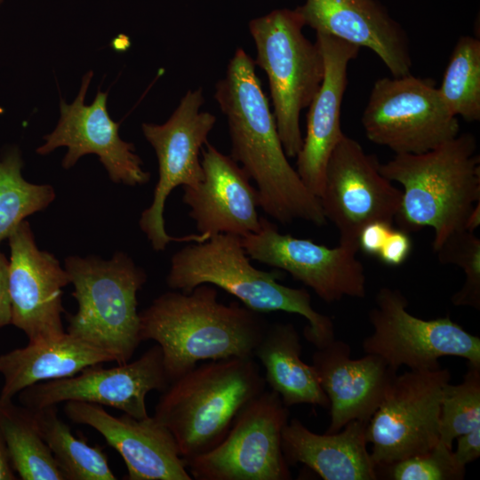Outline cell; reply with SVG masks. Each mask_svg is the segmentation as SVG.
Returning <instances> with one entry per match:
<instances>
[{
  "label": "cell",
  "instance_id": "1",
  "mask_svg": "<svg viewBox=\"0 0 480 480\" xmlns=\"http://www.w3.org/2000/svg\"><path fill=\"white\" fill-rule=\"evenodd\" d=\"M255 66L238 47L215 85L214 99L228 125L230 156L256 183L260 207L268 216L284 225L302 220L322 227L327 220L320 200L287 159Z\"/></svg>",
  "mask_w": 480,
  "mask_h": 480
},
{
  "label": "cell",
  "instance_id": "2",
  "mask_svg": "<svg viewBox=\"0 0 480 480\" xmlns=\"http://www.w3.org/2000/svg\"><path fill=\"white\" fill-rule=\"evenodd\" d=\"M268 325L260 313L219 301L217 289L204 284L156 298L140 313V339L159 345L172 382L201 361L253 357Z\"/></svg>",
  "mask_w": 480,
  "mask_h": 480
},
{
  "label": "cell",
  "instance_id": "3",
  "mask_svg": "<svg viewBox=\"0 0 480 480\" xmlns=\"http://www.w3.org/2000/svg\"><path fill=\"white\" fill-rule=\"evenodd\" d=\"M471 133H463L422 154H398L380 164L381 174L403 186L395 220L410 233L429 227L436 252L452 234L465 230L480 202V157Z\"/></svg>",
  "mask_w": 480,
  "mask_h": 480
},
{
  "label": "cell",
  "instance_id": "4",
  "mask_svg": "<svg viewBox=\"0 0 480 480\" xmlns=\"http://www.w3.org/2000/svg\"><path fill=\"white\" fill-rule=\"evenodd\" d=\"M241 237L219 234L204 242L188 244L175 252L166 276L169 288L189 292L200 284H212L237 298L258 313L284 311L308 320L304 336L316 348L335 339L331 317L317 312L304 288H292L278 282L279 269L264 271L254 268Z\"/></svg>",
  "mask_w": 480,
  "mask_h": 480
},
{
  "label": "cell",
  "instance_id": "5",
  "mask_svg": "<svg viewBox=\"0 0 480 480\" xmlns=\"http://www.w3.org/2000/svg\"><path fill=\"white\" fill-rule=\"evenodd\" d=\"M265 386L253 357L208 360L171 382L154 417L172 433L180 456L192 458L217 446Z\"/></svg>",
  "mask_w": 480,
  "mask_h": 480
},
{
  "label": "cell",
  "instance_id": "6",
  "mask_svg": "<svg viewBox=\"0 0 480 480\" xmlns=\"http://www.w3.org/2000/svg\"><path fill=\"white\" fill-rule=\"evenodd\" d=\"M64 268L78 304L67 332L109 353L118 364L129 362L141 343L137 293L147 282L145 270L122 252L110 260L69 256Z\"/></svg>",
  "mask_w": 480,
  "mask_h": 480
},
{
  "label": "cell",
  "instance_id": "7",
  "mask_svg": "<svg viewBox=\"0 0 480 480\" xmlns=\"http://www.w3.org/2000/svg\"><path fill=\"white\" fill-rule=\"evenodd\" d=\"M304 27L299 12L287 8L275 9L248 24L257 52L254 63L267 75L287 157H296L302 147L300 112L311 103L324 75L321 50L303 35Z\"/></svg>",
  "mask_w": 480,
  "mask_h": 480
},
{
  "label": "cell",
  "instance_id": "8",
  "mask_svg": "<svg viewBox=\"0 0 480 480\" xmlns=\"http://www.w3.org/2000/svg\"><path fill=\"white\" fill-rule=\"evenodd\" d=\"M361 122L369 140L396 155L428 152L460 130L435 82L412 74L376 80Z\"/></svg>",
  "mask_w": 480,
  "mask_h": 480
},
{
  "label": "cell",
  "instance_id": "9",
  "mask_svg": "<svg viewBox=\"0 0 480 480\" xmlns=\"http://www.w3.org/2000/svg\"><path fill=\"white\" fill-rule=\"evenodd\" d=\"M204 102L201 87L188 90L164 124L141 125L157 157L158 180L152 203L142 212L139 225L155 251H164L171 242L198 243L209 239L203 234L171 236L164 220L165 201L171 192L178 186L196 188L204 179L199 156L216 123L213 114L201 111Z\"/></svg>",
  "mask_w": 480,
  "mask_h": 480
},
{
  "label": "cell",
  "instance_id": "10",
  "mask_svg": "<svg viewBox=\"0 0 480 480\" xmlns=\"http://www.w3.org/2000/svg\"><path fill=\"white\" fill-rule=\"evenodd\" d=\"M408 300L398 289L380 288L375 306L369 311L372 326L371 335L364 339V354L380 356L397 372L435 369L443 356H460L480 364V338L453 322L449 315L426 320L410 314Z\"/></svg>",
  "mask_w": 480,
  "mask_h": 480
},
{
  "label": "cell",
  "instance_id": "11",
  "mask_svg": "<svg viewBox=\"0 0 480 480\" xmlns=\"http://www.w3.org/2000/svg\"><path fill=\"white\" fill-rule=\"evenodd\" d=\"M290 417L280 396L264 390L236 416L223 440L211 451L184 459L196 480H289L281 447Z\"/></svg>",
  "mask_w": 480,
  "mask_h": 480
},
{
  "label": "cell",
  "instance_id": "12",
  "mask_svg": "<svg viewBox=\"0 0 480 480\" xmlns=\"http://www.w3.org/2000/svg\"><path fill=\"white\" fill-rule=\"evenodd\" d=\"M451 372L441 366L396 374L366 425L377 468L433 448L439 440L441 398Z\"/></svg>",
  "mask_w": 480,
  "mask_h": 480
},
{
  "label": "cell",
  "instance_id": "13",
  "mask_svg": "<svg viewBox=\"0 0 480 480\" xmlns=\"http://www.w3.org/2000/svg\"><path fill=\"white\" fill-rule=\"evenodd\" d=\"M319 200L326 220L339 230V244L358 250V236L365 225L393 223L402 190L381 174L375 156L344 135L328 160Z\"/></svg>",
  "mask_w": 480,
  "mask_h": 480
},
{
  "label": "cell",
  "instance_id": "14",
  "mask_svg": "<svg viewBox=\"0 0 480 480\" xmlns=\"http://www.w3.org/2000/svg\"><path fill=\"white\" fill-rule=\"evenodd\" d=\"M241 242L250 258L289 273L325 302L365 297L366 277L357 249L340 244L329 248L282 234L263 217L260 230L241 237Z\"/></svg>",
  "mask_w": 480,
  "mask_h": 480
},
{
  "label": "cell",
  "instance_id": "15",
  "mask_svg": "<svg viewBox=\"0 0 480 480\" xmlns=\"http://www.w3.org/2000/svg\"><path fill=\"white\" fill-rule=\"evenodd\" d=\"M99 365L68 378L32 385L18 394L19 401L31 410L68 401L92 403L142 419L148 416L147 395L153 390L164 392L171 384L157 344L132 362L110 368Z\"/></svg>",
  "mask_w": 480,
  "mask_h": 480
},
{
  "label": "cell",
  "instance_id": "16",
  "mask_svg": "<svg viewBox=\"0 0 480 480\" xmlns=\"http://www.w3.org/2000/svg\"><path fill=\"white\" fill-rule=\"evenodd\" d=\"M8 241L11 324L21 330L29 342L62 335V289L70 284L66 269L54 255L37 248L26 220L12 230Z\"/></svg>",
  "mask_w": 480,
  "mask_h": 480
},
{
  "label": "cell",
  "instance_id": "17",
  "mask_svg": "<svg viewBox=\"0 0 480 480\" xmlns=\"http://www.w3.org/2000/svg\"><path fill=\"white\" fill-rule=\"evenodd\" d=\"M92 72L84 76L80 92L72 104L60 100V118L52 132L44 137L45 143L36 152L47 155L59 147H67L62 166L69 169L87 154L97 155L114 183L127 186L144 185L150 173L142 167L140 157L132 143L123 140L119 124L107 110L108 92L98 91L92 103L84 104Z\"/></svg>",
  "mask_w": 480,
  "mask_h": 480
},
{
  "label": "cell",
  "instance_id": "18",
  "mask_svg": "<svg viewBox=\"0 0 480 480\" xmlns=\"http://www.w3.org/2000/svg\"><path fill=\"white\" fill-rule=\"evenodd\" d=\"M66 416L97 430L123 458L126 480H191L172 433L154 416L109 414L101 405L68 401Z\"/></svg>",
  "mask_w": 480,
  "mask_h": 480
},
{
  "label": "cell",
  "instance_id": "19",
  "mask_svg": "<svg viewBox=\"0 0 480 480\" xmlns=\"http://www.w3.org/2000/svg\"><path fill=\"white\" fill-rule=\"evenodd\" d=\"M201 155L204 179L196 188L184 187L182 196L198 234L243 237L258 232L260 196L245 171L208 142Z\"/></svg>",
  "mask_w": 480,
  "mask_h": 480
},
{
  "label": "cell",
  "instance_id": "20",
  "mask_svg": "<svg viewBox=\"0 0 480 480\" xmlns=\"http://www.w3.org/2000/svg\"><path fill=\"white\" fill-rule=\"evenodd\" d=\"M324 62L322 84L308 106L307 132L296 156V171L308 189L320 197L328 160L345 135L340 125L341 105L348 84V67L360 47L332 36L316 33Z\"/></svg>",
  "mask_w": 480,
  "mask_h": 480
},
{
  "label": "cell",
  "instance_id": "21",
  "mask_svg": "<svg viewBox=\"0 0 480 480\" xmlns=\"http://www.w3.org/2000/svg\"><path fill=\"white\" fill-rule=\"evenodd\" d=\"M295 10L316 33L371 49L392 76L411 74L406 32L378 0H305Z\"/></svg>",
  "mask_w": 480,
  "mask_h": 480
},
{
  "label": "cell",
  "instance_id": "22",
  "mask_svg": "<svg viewBox=\"0 0 480 480\" xmlns=\"http://www.w3.org/2000/svg\"><path fill=\"white\" fill-rule=\"evenodd\" d=\"M312 365L330 403L325 433L338 432L352 420L368 422L396 374L378 356L352 359L350 346L335 339L316 348Z\"/></svg>",
  "mask_w": 480,
  "mask_h": 480
},
{
  "label": "cell",
  "instance_id": "23",
  "mask_svg": "<svg viewBox=\"0 0 480 480\" xmlns=\"http://www.w3.org/2000/svg\"><path fill=\"white\" fill-rule=\"evenodd\" d=\"M366 425L352 420L338 432L316 434L299 419H291L282 431L284 457L289 466L301 463L324 480H376Z\"/></svg>",
  "mask_w": 480,
  "mask_h": 480
},
{
  "label": "cell",
  "instance_id": "24",
  "mask_svg": "<svg viewBox=\"0 0 480 480\" xmlns=\"http://www.w3.org/2000/svg\"><path fill=\"white\" fill-rule=\"evenodd\" d=\"M115 362L114 357L67 332L55 338L34 341L0 355L4 384L0 397L12 399L39 382L74 376L84 369Z\"/></svg>",
  "mask_w": 480,
  "mask_h": 480
},
{
  "label": "cell",
  "instance_id": "25",
  "mask_svg": "<svg viewBox=\"0 0 480 480\" xmlns=\"http://www.w3.org/2000/svg\"><path fill=\"white\" fill-rule=\"evenodd\" d=\"M300 337L291 323L268 324L255 348V356L265 369V382L286 407L311 404L329 408L313 365L301 360Z\"/></svg>",
  "mask_w": 480,
  "mask_h": 480
},
{
  "label": "cell",
  "instance_id": "26",
  "mask_svg": "<svg viewBox=\"0 0 480 480\" xmlns=\"http://www.w3.org/2000/svg\"><path fill=\"white\" fill-rule=\"evenodd\" d=\"M0 431L18 478L65 480L30 409L0 397Z\"/></svg>",
  "mask_w": 480,
  "mask_h": 480
},
{
  "label": "cell",
  "instance_id": "27",
  "mask_svg": "<svg viewBox=\"0 0 480 480\" xmlns=\"http://www.w3.org/2000/svg\"><path fill=\"white\" fill-rule=\"evenodd\" d=\"M31 410V409H30ZM38 431L65 480H115L107 453L76 438L58 415L57 405L31 410Z\"/></svg>",
  "mask_w": 480,
  "mask_h": 480
},
{
  "label": "cell",
  "instance_id": "28",
  "mask_svg": "<svg viewBox=\"0 0 480 480\" xmlns=\"http://www.w3.org/2000/svg\"><path fill=\"white\" fill-rule=\"evenodd\" d=\"M440 95L450 111L468 122L480 119V41L463 36L446 66Z\"/></svg>",
  "mask_w": 480,
  "mask_h": 480
},
{
  "label": "cell",
  "instance_id": "29",
  "mask_svg": "<svg viewBox=\"0 0 480 480\" xmlns=\"http://www.w3.org/2000/svg\"><path fill=\"white\" fill-rule=\"evenodd\" d=\"M22 165L17 149L0 159V242L26 217L45 209L55 198L52 186L27 181L21 175Z\"/></svg>",
  "mask_w": 480,
  "mask_h": 480
},
{
  "label": "cell",
  "instance_id": "30",
  "mask_svg": "<svg viewBox=\"0 0 480 480\" xmlns=\"http://www.w3.org/2000/svg\"><path fill=\"white\" fill-rule=\"evenodd\" d=\"M467 366L462 381L447 383L441 398L439 439L452 449L458 436L480 427V364Z\"/></svg>",
  "mask_w": 480,
  "mask_h": 480
},
{
  "label": "cell",
  "instance_id": "31",
  "mask_svg": "<svg viewBox=\"0 0 480 480\" xmlns=\"http://www.w3.org/2000/svg\"><path fill=\"white\" fill-rule=\"evenodd\" d=\"M442 264L460 267L465 273L461 289L451 298L454 306L480 309V239L462 230L450 236L436 251Z\"/></svg>",
  "mask_w": 480,
  "mask_h": 480
},
{
  "label": "cell",
  "instance_id": "32",
  "mask_svg": "<svg viewBox=\"0 0 480 480\" xmlns=\"http://www.w3.org/2000/svg\"><path fill=\"white\" fill-rule=\"evenodd\" d=\"M377 476L381 475L390 480H462L466 467L460 465L453 451L440 439L426 452L417 454L388 466L377 468Z\"/></svg>",
  "mask_w": 480,
  "mask_h": 480
},
{
  "label": "cell",
  "instance_id": "33",
  "mask_svg": "<svg viewBox=\"0 0 480 480\" xmlns=\"http://www.w3.org/2000/svg\"><path fill=\"white\" fill-rule=\"evenodd\" d=\"M412 247L408 233L393 228L377 256L384 264L396 267L407 260Z\"/></svg>",
  "mask_w": 480,
  "mask_h": 480
},
{
  "label": "cell",
  "instance_id": "34",
  "mask_svg": "<svg viewBox=\"0 0 480 480\" xmlns=\"http://www.w3.org/2000/svg\"><path fill=\"white\" fill-rule=\"evenodd\" d=\"M392 223L376 220L365 225L358 236V248L371 256H377L390 234Z\"/></svg>",
  "mask_w": 480,
  "mask_h": 480
},
{
  "label": "cell",
  "instance_id": "35",
  "mask_svg": "<svg viewBox=\"0 0 480 480\" xmlns=\"http://www.w3.org/2000/svg\"><path fill=\"white\" fill-rule=\"evenodd\" d=\"M457 448L453 452L456 461L466 467L480 456V427L457 438Z\"/></svg>",
  "mask_w": 480,
  "mask_h": 480
},
{
  "label": "cell",
  "instance_id": "36",
  "mask_svg": "<svg viewBox=\"0 0 480 480\" xmlns=\"http://www.w3.org/2000/svg\"><path fill=\"white\" fill-rule=\"evenodd\" d=\"M12 324V303L9 290V260L0 252V329Z\"/></svg>",
  "mask_w": 480,
  "mask_h": 480
},
{
  "label": "cell",
  "instance_id": "37",
  "mask_svg": "<svg viewBox=\"0 0 480 480\" xmlns=\"http://www.w3.org/2000/svg\"><path fill=\"white\" fill-rule=\"evenodd\" d=\"M17 475L12 468L6 445L0 431V480H15Z\"/></svg>",
  "mask_w": 480,
  "mask_h": 480
},
{
  "label": "cell",
  "instance_id": "38",
  "mask_svg": "<svg viewBox=\"0 0 480 480\" xmlns=\"http://www.w3.org/2000/svg\"><path fill=\"white\" fill-rule=\"evenodd\" d=\"M480 224V202H478L470 212L465 226V230L474 232Z\"/></svg>",
  "mask_w": 480,
  "mask_h": 480
},
{
  "label": "cell",
  "instance_id": "39",
  "mask_svg": "<svg viewBox=\"0 0 480 480\" xmlns=\"http://www.w3.org/2000/svg\"><path fill=\"white\" fill-rule=\"evenodd\" d=\"M2 0H0V4H1Z\"/></svg>",
  "mask_w": 480,
  "mask_h": 480
}]
</instances>
